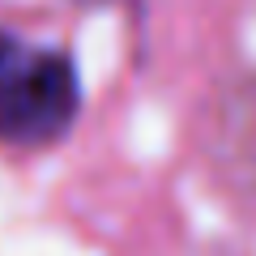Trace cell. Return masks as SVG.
Instances as JSON below:
<instances>
[{
    "label": "cell",
    "instance_id": "6da1fadb",
    "mask_svg": "<svg viewBox=\"0 0 256 256\" xmlns=\"http://www.w3.org/2000/svg\"><path fill=\"white\" fill-rule=\"evenodd\" d=\"M82 86L64 52L0 30V141L43 146L73 124Z\"/></svg>",
    "mask_w": 256,
    "mask_h": 256
}]
</instances>
